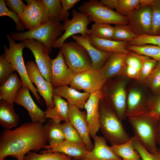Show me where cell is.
<instances>
[{
    "mask_svg": "<svg viewBox=\"0 0 160 160\" xmlns=\"http://www.w3.org/2000/svg\"><path fill=\"white\" fill-rule=\"evenodd\" d=\"M43 124L24 123L13 130L4 129L0 135V160L11 156L23 160L31 151L37 152L44 148L48 140Z\"/></svg>",
    "mask_w": 160,
    "mask_h": 160,
    "instance_id": "obj_1",
    "label": "cell"
},
{
    "mask_svg": "<svg viewBox=\"0 0 160 160\" xmlns=\"http://www.w3.org/2000/svg\"><path fill=\"white\" fill-rule=\"evenodd\" d=\"M99 113L100 129L111 145L122 144L131 138L125 131L122 121L102 98L99 101Z\"/></svg>",
    "mask_w": 160,
    "mask_h": 160,
    "instance_id": "obj_2",
    "label": "cell"
},
{
    "mask_svg": "<svg viewBox=\"0 0 160 160\" xmlns=\"http://www.w3.org/2000/svg\"><path fill=\"white\" fill-rule=\"evenodd\" d=\"M134 136L150 153L158 150L156 145L158 119L146 113L128 118Z\"/></svg>",
    "mask_w": 160,
    "mask_h": 160,
    "instance_id": "obj_3",
    "label": "cell"
},
{
    "mask_svg": "<svg viewBox=\"0 0 160 160\" xmlns=\"http://www.w3.org/2000/svg\"><path fill=\"white\" fill-rule=\"evenodd\" d=\"M126 84L124 80L112 78L107 81L101 89L102 98L121 121L126 117Z\"/></svg>",
    "mask_w": 160,
    "mask_h": 160,
    "instance_id": "obj_4",
    "label": "cell"
},
{
    "mask_svg": "<svg viewBox=\"0 0 160 160\" xmlns=\"http://www.w3.org/2000/svg\"><path fill=\"white\" fill-rule=\"evenodd\" d=\"M63 25L60 23H50L42 25L31 30L12 33L10 36L14 40L35 39L43 43L49 54L52 50L55 41L63 34Z\"/></svg>",
    "mask_w": 160,
    "mask_h": 160,
    "instance_id": "obj_5",
    "label": "cell"
},
{
    "mask_svg": "<svg viewBox=\"0 0 160 160\" xmlns=\"http://www.w3.org/2000/svg\"><path fill=\"white\" fill-rule=\"evenodd\" d=\"M78 10L86 15L90 22L95 23L127 24L128 19L113 10L103 5L97 0L84 2Z\"/></svg>",
    "mask_w": 160,
    "mask_h": 160,
    "instance_id": "obj_6",
    "label": "cell"
},
{
    "mask_svg": "<svg viewBox=\"0 0 160 160\" xmlns=\"http://www.w3.org/2000/svg\"><path fill=\"white\" fill-rule=\"evenodd\" d=\"M7 37L8 41L9 48H8L7 45L3 46L4 49L5 59L18 72L23 85L29 88L38 103L41 105L40 100H42L38 94L37 89L29 79L24 62L23 51L25 47L24 42L21 41L19 43H15L8 34L7 35Z\"/></svg>",
    "mask_w": 160,
    "mask_h": 160,
    "instance_id": "obj_7",
    "label": "cell"
},
{
    "mask_svg": "<svg viewBox=\"0 0 160 160\" xmlns=\"http://www.w3.org/2000/svg\"><path fill=\"white\" fill-rule=\"evenodd\" d=\"M60 49L68 67L76 73L92 68L87 52L76 41L64 43Z\"/></svg>",
    "mask_w": 160,
    "mask_h": 160,
    "instance_id": "obj_8",
    "label": "cell"
},
{
    "mask_svg": "<svg viewBox=\"0 0 160 160\" xmlns=\"http://www.w3.org/2000/svg\"><path fill=\"white\" fill-rule=\"evenodd\" d=\"M72 18L66 20L63 24V29L65 32L55 41L53 48H60L67 38L76 34H81V36L84 37L88 35L89 29L88 25L90 22L87 16L75 9L72 11Z\"/></svg>",
    "mask_w": 160,
    "mask_h": 160,
    "instance_id": "obj_9",
    "label": "cell"
},
{
    "mask_svg": "<svg viewBox=\"0 0 160 160\" xmlns=\"http://www.w3.org/2000/svg\"><path fill=\"white\" fill-rule=\"evenodd\" d=\"M126 17L127 25L137 36L150 35L152 25V10L151 5L140 4Z\"/></svg>",
    "mask_w": 160,
    "mask_h": 160,
    "instance_id": "obj_10",
    "label": "cell"
},
{
    "mask_svg": "<svg viewBox=\"0 0 160 160\" xmlns=\"http://www.w3.org/2000/svg\"><path fill=\"white\" fill-rule=\"evenodd\" d=\"M107 81L99 70L92 68L76 73L70 85L79 91L91 94L101 90Z\"/></svg>",
    "mask_w": 160,
    "mask_h": 160,
    "instance_id": "obj_11",
    "label": "cell"
},
{
    "mask_svg": "<svg viewBox=\"0 0 160 160\" xmlns=\"http://www.w3.org/2000/svg\"><path fill=\"white\" fill-rule=\"evenodd\" d=\"M26 64V71L30 81L36 86L38 92L44 99L47 108H53V88L51 83L44 79L34 61H28Z\"/></svg>",
    "mask_w": 160,
    "mask_h": 160,
    "instance_id": "obj_12",
    "label": "cell"
},
{
    "mask_svg": "<svg viewBox=\"0 0 160 160\" xmlns=\"http://www.w3.org/2000/svg\"><path fill=\"white\" fill-rule=\"evenodd\" d=\"M22 41L25 47L28 48L33 54L36 64L44 78L50 82L51 59L45 46L35 39H28Z\"/></svg>",
    "mask_w": 160,
    "mask_h": 160,
    "instance_id": "obj_13",
    "label": "cell"
},
{
    "mask_svg": "<svg viewBox=\"0 0 160 160\" xmlns=\"http://www.w3.org/2000/svg\"><path fill=\"white\" fill-rule=\"evenodd\" d=\"M50 83L53 88L70 85L76 73L67 65L61 49L57 56L51 59Z\"/></svg>",
    "mask_w": 160,
    "mask_h": 160,
    "instance_id": "obj_14",
    "label": "cell"
},
{
    "mask_svg": "<svg viewBox=\"0 0 160 160\" xmlns=\"http://www.w3.org/2000/svg\"><path fill=\"white\" fill-rule=\"evenodd\" d=\"M68 118L69 122L76 129L81 137L88 151L93 148L89 134L86 113L76 106L69 104Z\"/></svg>",
    "mask_w": 160,
    "mask_h": 160,
    "instance_id": "obj_15",
    "label": "cell"
},
{
    "mask_svg": "<svg viewBox=\"0 0 160 160\" xmlns=\"http://www.w3.org/2000/svg\"><path fill=\"white\" fill-rule=\"evenodd\" d=\"M29 90L28 88L23 85L18 92L14 103L27 110L32 122L43 124L47 121L44 112L36 105L30 95Z\"/></svg>",
    "mask_w": 160,
    "mask_h": 160,
    "instance_id": "obj_16",
    "label": "cell"
},
{
    "mask_svg": "<svg viewBox=\"0 0 160 160\" xmlns=\"http://www.w3.org/2000/svg\"><path fill=\"white\" fill-rule=\"evenodd\" d=\"M102 98L101 90L92 93L84 106L89 135L92 138L97 135L100 129L99 106L100 100Z\"/></svg>",
    "mask_w": 160,
    "mask_h": 160,
    "instance_id": "obj_17",
    "label": "cell"
},
{
    "mask_svg": "<svg viewBox=\"0 0 160 160\" xmlns=\"http://www.w3.org/2000/svg\"><path fill=\"white\" fill-rule=\"evenodd\" d=\"M94 144L93 149L87 151L80 160H121L116 155L110 147L108 145L105 139L101 136L95 135L92 138Z\"/></svg>",
    "mask_w": 160,
    "mask_h": 160,
    "instance_id": "obj_18",
    "label": "cell"
},
{
    "mask_svg": "<svg viewBox=\"0 0 160 160\" xmlns=\"http://www.w3.org/2000/svg\"><path fill=\"white\" fill-rule=\"evenodd\" d=\"M149 110V101L144 98L141 91L136 88L130 90L127 96L126 117L148 113Z\"/></svg>",
    "mask_w": 160,
    "mask_h": 160,
    "instance_id": "obj_19",
    "label": "cell"
},
{
    "mask_svg": "<svg viewBox=\"0 0 160 160\" xmlns=\"http://www.w3.org/2000/svg\"><path fill=\"white\" fill-rule=\"evenodd\" d=\"M127 53H110L106 62L99 70L100 73L107 80L124 75L125 61Z\"/></svg>",
    "mask_w": 160,
    "mask_h": 160,
    "instance_id": "obj_20",
    "label": "cell"
},
{
    "mask_svg": "<svg viewBox=\"0 0 160 160\" xmlns=\"http://www.w3.org/2000/svg\"><path fill=\"white\" fill-rule=\"evenodd\" d=\"M46 152H59L71 157L81 160L87 150L84 144H80L72 141L64 140L54 145H47L44 147Z\"/></svg>",
    "mask_w": 160,
    "mask_h": 160,
    "instance_id": "obj_21",
    "label": "cell"
},
{
    "mask_svg": "<svg viewBox=\"0 0 160 160\" xmlns=\"http://www.w3.org/2000/svg\"><path fill=\"white\" fill-rule=\"evenodd\" d=\"M53 94L65 99L69 105L83 109L89 98L90 93L81 92L68 86L53 88Z\"/></svg>",
    "mask_w": 160,
    "mask_h": 160,
    "instance_id": "obj_22",
    "label": "cell"
},
{
    "mask_svg": "<svg viewBox=\"0 0 160 160\" xmlns=\"http://www.w3.org/2000/svg\"><path fill=\"white\" fill-rule=\"evenodd\" d=\"M71 37L86 50L92 60V68L98 70L100 69L107 60L110 53L103 52L96 49L91 44L87 37L76 35Z\"/></svg>",
    "mask_w": 160,
    "mask_h": 160,
    "instance_id": "obj_23",
    "label": "cell"
},
{
    "mask_svg": "<svg viewBox=\"0 0 160 160\" xmlns=\"http://www.w3.org/2000/svg\"><path fill=\"white\" fill-rule=\"evenodd\" d=\"M53 108L47 107L44 112L46 119H49L55 122L60 123L69 122L68 118L69 104L61 97L53 94Z\"/></svg>",
    "mask_w": 160,
    "mask_h": 160,
    "instance_id": "obj_24",
    "label": "cell"
},
{
    "mask_svg": "<svg viewBox=\"0 0 160 160\" xmlns=\"http://www.w3.org/2000/svg\"><path fill=\"white\" fill-rule=\"evenodd\" d=\"M87 37L91 44L98 50L105 52L127 53L128 42L100 39L88 35Z\"/></svg>",
    "mask_w": 160,
    "mask_h": 160,
    "instance_id": "obj_25",
    "label": "cell"
},
{
    "mask_svg": "<svg viewBox=\"0 0 160 160\" xmlns=\"http://www.w3.org/2000/svg\"><path fill=\"white\" fill-rule=\"evenodd\" d=\"M23 84L16 73L12 74L0 87V100H3L14 104L17 93Z\"/></svg>",
    "mask_w": 160,
    "mask_h": 160,
    "instance_id": "obj_26",
    "label": "cell"
},
{
    "mask_svg": "<svg viewBox=\"0 0 160 160\" xmlns=\"http://www.w3.org/2000/svg\"><path fill=\"white\" fill-rule=\"evenodd\" d=\"M20 118L16 113L14 104L4 100L0 102V124L5 129L10 130L19 124Z\"/></svg>",
    "mask_w": 160,
    "mask_h": 160,
    "instance_id": "obj_27",
    "label": "cell"
},
{
    "mask_svg": "<svg viewBox=\"0 0 160 160\" xmlns=\"http://www.w3.org/2000/svg\"><path fill=\"white\" fill-rule=\"evenodd\" d=\"M46 7L48 18L50 22L60 23L68 19L69 12H64L60 0H43Z\"/></svg>",
    "mask_w": 160,
    "mask_h": 160,
    "instance_id": "obj_28",
    "label": "cell"
},
{
    "mask_svg": "<svg viewBox=\"0 0 160 160\" xmlns=\"http://www.w3.org/2000/svg\"><path fill=\"white\" fill-rule=\"evenodd\" d=\"M133 137L127 142L119 145H111L110 148L117 156L124 160H142L133 144Z\"/></svg>",
    "mask_w": 160,
    "mask_h": 160,
    "instance_id": "obj_29",
    "label": "cell"
},
{
    "mask_svg": "<svg viewBox=\"0 0 160 160\" xmlns=\"http://www.w3.org/2000/svg\"><path fill=\"white\" fill-rule=\"evenodd\" d=\"M43 127L49 145H55L65 140L61 128V124L55 122L49 119L43 125Z\"/></svg>",
    "mask_w": 160,
    "mask_h": 160,
    "instance_id": "obj_30",
    "label": "cell"
},
{
    "mask_svg": "<svg viewBox=\"0 0 160 160\" xmlns=\"http://www.w3.org/2000/svg\"><path fill=\"white\" fill-rule=\"evenodd\" d=\"M127 48L139 55L153 59L160 63V46L151 44L141 46L127 44Z\"/></svg>",
    "mask_w": 160,
    "mask_h": 160,
    "instance_id": "obj_31",
    "label": "cell"
},
{
    "mask_svg": "<svg viewBox=\"0 0 160 160\" xmlns=\"http://www.w3.org/2000/svg\"><path fill=\"white\" fill-rule=\"evenodd\" d=\"M114 27L110 24L105 23H95L89 29L88 35L97 38L113 40Z\"/></svg>",
    "mask_w": 160,
    "mask_h": 160,
    "instance_id": "obj_32",
    "label": "cell"
},
{
    "mask_svg": "<svg viewBox=\"0 0 160 160\" xmlns=\"http://www.w3.org/2000/svg\"><path fill=\"white\" fill-rule=\"evenodd\" d=\"M72 158L66 155L59 152L41 151L38 154L31 151L27 153L23 160H71Z\"/></svg>",
    "mask_w": 160,
    "mask_h": 160,
    "instance_id": "obj_33",
    "label": "cell"
},
{
    "mask_svg": "<svg viewBox=\"0 0 160 160\" xmlns=\"http://www.w3.org/2000/svg\"><path fill=\"white\" fill-rule=\"evenodd\" d=\"M29 4L35 15L41 22V25L50 23L46 6L43 0H24Z\"/></svg>",
    "mask_w": 160,
    "mask_h": 160,
    "instance_id": "obj_34",
    "label": "cell"
},
{
    "mask_svg": "<svg viewBox=\"0 0 160 160\" xmlns=\"http://www.w3.org/2000/svg\"><path fill=\"white\" fill-rule=\"evenodd\" d=\"M19 18L23 25L29 30L34 29L42 25L28 4Z\"/></svg>",
    "mask_w": 160,
    "mask_h": 160,
    "instance_id": "obj_35",
    "label": "cell"
},
{
    "mask_svg": "<svg viewBox=\"0 0 160 160\" xmlns=\"http://www.w3.org/2000/svg\"><path fill=\"white\" fill-rule=\"evenodd\" d=\"M137 36L127 24H118L114 26L113 40L128 42L133 40Z\"/></svg>",
    "mask_w": 160,
    "mask_h": 160,
    "instance_id": "obj_36",
    "label": "cell"
},
{
    "mask_svg": "<svg viewBox=\"0 0 160 160\" xmlns=\"http://www.w3.org/2000/svg\"><path fill=\"white\" fill-rule=\"evenodd\" d=\"M151 5L152 25L150 35H160V0H154Z\"/></svg>",
    "mask_w": 160,
    "mask_h": 160,
    "instance_id": "obj_37",
    "label": "cell"
},
{
    "mask_svg": "<svg viewBox=\"0 0 160 160\" xmlns=\"http://www.w3.org/2000/svg\"><path fill=\"white\" fill-rule=\"evenodd\" d=\"M61 127L65 140L84 144L79 132L69 122H64L61 124Z\"/></svg>",
    "mask_w": 160,
    "mask_h": 160,
    "instance_id": "obj_38",
    "label": "cell"
},
{
    "mask_svg": "<svg viewBox=\"0 0 160 160\" xmlns=\"http://www.w3.org/2000/svg\"><path fill=\"white\" fill-rule=\"evenodd\" d=\"M144 83L154 93H160V63L158 62L156 66Z\"/></svg>",
    "mask_w": 160,
    "mask_h": 160,
    "instance_id": "obj_39",
    "label": "cell"
},
{
    "mask_svg": "<svg viewBox=\"0 0 160 160\" xmlns=\"http://www.w3.org/2000/svg\"><path fill=\"white\" fill-rule=\"evenodd\" d=\"M7 16L12 18L16 24V30L23 32L26 28L21 23L20 18L15 12L10 10L7 7L4 0H0V17Z\"/></svg>",
    "mask_w": 160,
    "mask_h": 160,
    "instance_id": "obj_40",
    "label": "cell"
},
{
    "mask_svg": "<svg viewBox=\"0 0 160 160\" xmlns=\"http://www.w3.org/2000/svg\"><path fill=\"white\" fill-rule=\"evenodd\" d=\"M157 63L155 60L145 56L138 81L144 83L156 66Z\"/></svg>",
    "mask_w": 160,
    "mask_h": 160,
    "instance_id": "obj_41",
    "label": "cell"
},
{
    "mask_svg": "<svg viewBox=\"0 0 160 160\" xmlns=\"http://www.w3.org/2000/svg\"><path fill=\"white\" fill-rule=\"evenodd\" d=\"M4 52L0 56V84H3L16 71L5 58Z\"/></svg>",
    "mask_w": 160,
    "mask_h": 160,
    "instance_id": "obj_42",
    "label": "cell"
},
{
    "mask_svg": "<svg viewBox=\"0 0 160 160\" xmlns=\"http://www.w3.org/2000/svg\"><path fill=\"white\" fill-rule=\"evenodd\" d=\"M140 3L141 0H119L118 6L116 9V12L126 17L140 4Z\"/></svg>",
    "mask_w": 160,
    "mask_h": 160,
    "instance_id": "obj_43",
    "label": "cell"
},
{
    "mask_svg": "<svg viewBox=\"0 0 160 160\" xmlns=\"http://www.w3.org/2000/svg\"><path fill=\"white\" fill-rule=\"evenodd\" d=\"M128 44L134 46L151 44L160 46V35H145L138 36L133 40L128 42Z\"/></svg>",
    "mask_w": 160,
    "mask_h": 160,
    "instance_id": "obj_44",
    "label": "cell"
},
{
    "mask_svg": "<svg viewBox=\"0 0 160 160\" xmlns=\"http://www.w3.org/2000/svg\"><path fill=\"white\" fill-rule=\"evenodd\" d=\"M133 144L139 153L142 160H160V148L155 153L148 152L135 137L133 136Z\"/></svg>",
    "mask_w": 160,
    "mask_h": 160,
    "instance_id": "obj_45",
    "label": "cell"
},
{
    "mask_svg": "<svg viewBox=\"0 0 160 160\" xmlns=\"http://www.w3.org/2000/svg\"><path fill=\"white\" fill-rule=\"evenodd\" d=\"M5 1L7 6L10 10L16 12L19 17L26 6L21 0H6Z\"/></svg>",
    "mask_w": 160,
    "mask_h": 160,
    "instance_id": "obj_46",
    "label": "cell"
},
{
    "mask_svg": "<svg viewBox=\"0 0 160 160\" xmlns=\"http://www.w3.org/2000/svg\"><path fill=\"white\" fill-rule=\"evenodd\" d=\"M149 110L148 114L158 119L160 118V95L152 101H149Z\"/></svg>",
    "mask_w": 160,
    "mask_h": 160,
    "instance_id": "obj_47",
    "label": "cell"
},
{
    "mask_svg": "<svg viewBox=\"0 0 160 160\" xmlns=\"http://www.w3.org/2000/svg\"><path fill=\"white\" fill-rule=\"evenodd\" d=\"M140 72L139 70L134 67L124 64V75L130 78L138 80Z\"/></svg>",
    "mask_w": 160,
    "mask_h": 160,
    "instance_id": "obj_48",
    "label": "cell"
},
{
    "mask_svg": "<svg viewBox=\"0 0 160 160\" xmlns=\"http://www.w3.org/2000/svg\"><path fill=\"white\" fill-rule=\"evenodd\" d=\"M62 10L64 12H67L71 9L80 0H60Z\"/></svg>",
    "mask_w": 160,
    "mask_h": 160,
    "instance_id": "obj_49",
    "label": "cell"
},
{
    "mask_svg": "<svg viewBox=\"0 0 160 160\" xmlns=\"http://www.w3.org/2000/svg\"><path fill=\"white\" fill-rule=\"evenodd\" d=\"M119 0H100V2L103 5L113 9L117 8Z\"/></svg>",
    "mask_w": 160,
    "mask_h": 160,
    "instance_id": "obj_50",
    "label": "cell"
},
{
    "mask_svg": "<svg viewBox=\"0 0 160 160\" xmlns=\"http://www.w3.org/2000/svg\"><path fill=\"white\" fill-rule=\"evenodd\" d=\"M156 143L160 146V118L157 120Z\"/></svg>",
    "mask_w": 160,
    "mask_h": 160,
    "instance_id": "obj_51",
    "label": "cell"
},
{
    "mask_svg": "<svg viewBox=\"0 0 160 160\" xmlns=\"http://www.w3.org/2000/svg\"><path fill=\"white\" fill-rule=\"evenodd\" d=\"M71 160H80L77 159H75L74 158H73Z\"/></svg>",
    "mask_w": 160,
    "mask_h": 160,
    "instance_id": "obj_52",
    "label": "cell"
},
{
    "mask_svg": "<svg viewBox=\"0 0 160 160\" xmlns=\"http://www.w3.org/2000/svg\"><path fill=\"white\" fill-rule=\"evenodd\" d=\"M2 160H6L5 159H4Z\"/></svg>",
    "mask_w": 160,
    "mask_h": 160,
    "instance_id": "obj_53",
    "label": "cell"
},
{
    "mask_svg": "<svg viewBox=\"0 0 160 160\" xmlns=\"http://www.w3.org/2000/svg\"><path fill=\"white\" fill-rule=\"evenodd\" d=\"M121 160H123V159Z\"/></svg>",
    "mask_w": 160,
    "mask_h": 160,
    "instance_id": "obj_54",
    "label": "cell"
},
{
    "mask_svg": "<svg viewBox=\"0 0 160 160\" xmlns=\"http://www.w3.org/2000/svg\"></svg>",
    "mask_w": 160,
    "mask_h": 160,
    "instance_id": "obj_55",
    "label": "cell"
}]
</instances>
